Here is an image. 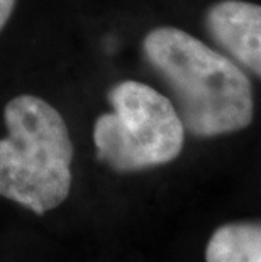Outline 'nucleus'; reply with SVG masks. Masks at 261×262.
I'll list each match as a JSON object with an SVG mask.
<instances>
[{
	"instance_id": "1",
	"label": "nucleus",
	"mask_w": 261,
	"mask_h": 262,
	"mask_svg": "<svg viewBox=\"0 0 261 262\" xmlns=\"http://www.w3.org/2000/svg\"><path fill=\"white\" fill-rule=\"evenodd\" d=\"M143 53L168 86L171 102L190 136H226L253 122L251 81L229 56L171 26L149 31Z\"/></svg>"
},
{
	"instance_id": "2",
	"label": "nucleus",
	"mask_w": 261,
	"mask_h": 262,
	"mask_svg": "<svg viewBox=\"0 0 261 262\" xmlns=\"http://www.w3.org/2000/svg\"><path fill=\"white\" fill-rule=\"evenodd\" d=\"M7 137L0 139V196L44 215L65 202L71 188L68 127L53 105L19 95L4 108Z\"/></svg>"
},
{
	"instance_id": "3",
	"label": "nucleus",
	"mask_w": 261,
	"mask_h": 262,
	"mask_svg": "<svg viewBox=\"0 0 261 262\" xmlns=\"http://www.w3.org/2000/svg\"><path fill=\"white\" fill-rule=\"evenodd\" d=\"M114 112L97 117V159L117 172L168 164L180 156L185 127L173 102L146 83L126 80L110 88Z\"/></svg>"
},
{
	"instance_id": "4",
	"label": "nucleus",
	"mask_w": 261,
	"mask_h": 262,
	"mask_svg": "<svg viewBox=\"0 0 261 262\" xmlns=\"http://www.w3.org/2000/svg\"><path fill=\"white\" fill-rule=\"evenodd\" d=\"M205 29L236 64L261 78V5L220 0L205 12Z\"/></svg>"
},
{
	"instance_id": "5",
	"label": "nucleus",
	"mask_w": 261,
	"mask_h": 262,
	"mask_svg": "<svg viewBox=\"0 0 261 262\" xmlns=\"http://www.w3.org/2000/svg\"><path fill=\"white\" fill-rule=\"evenodd\" d=\"M205 262H261V222H232L215 228Z\"/></svg>"
},
{
	"instance_id": "6",
	"label": "nucleus",
	"mask_w": 261,
	"mask_h": 262,
	"mask_svg": "<svg viewBox=\"0 0 261 262\" xmlns=\"http://www.w3.org/2000/svg\"><path fill=\"white\" fill-rule=\"evenodd\" d=\"M15 2L17 0H0V32H2L5 24L10 19V15H12L15 9Z\"/></svg>"
}]
</instances>
